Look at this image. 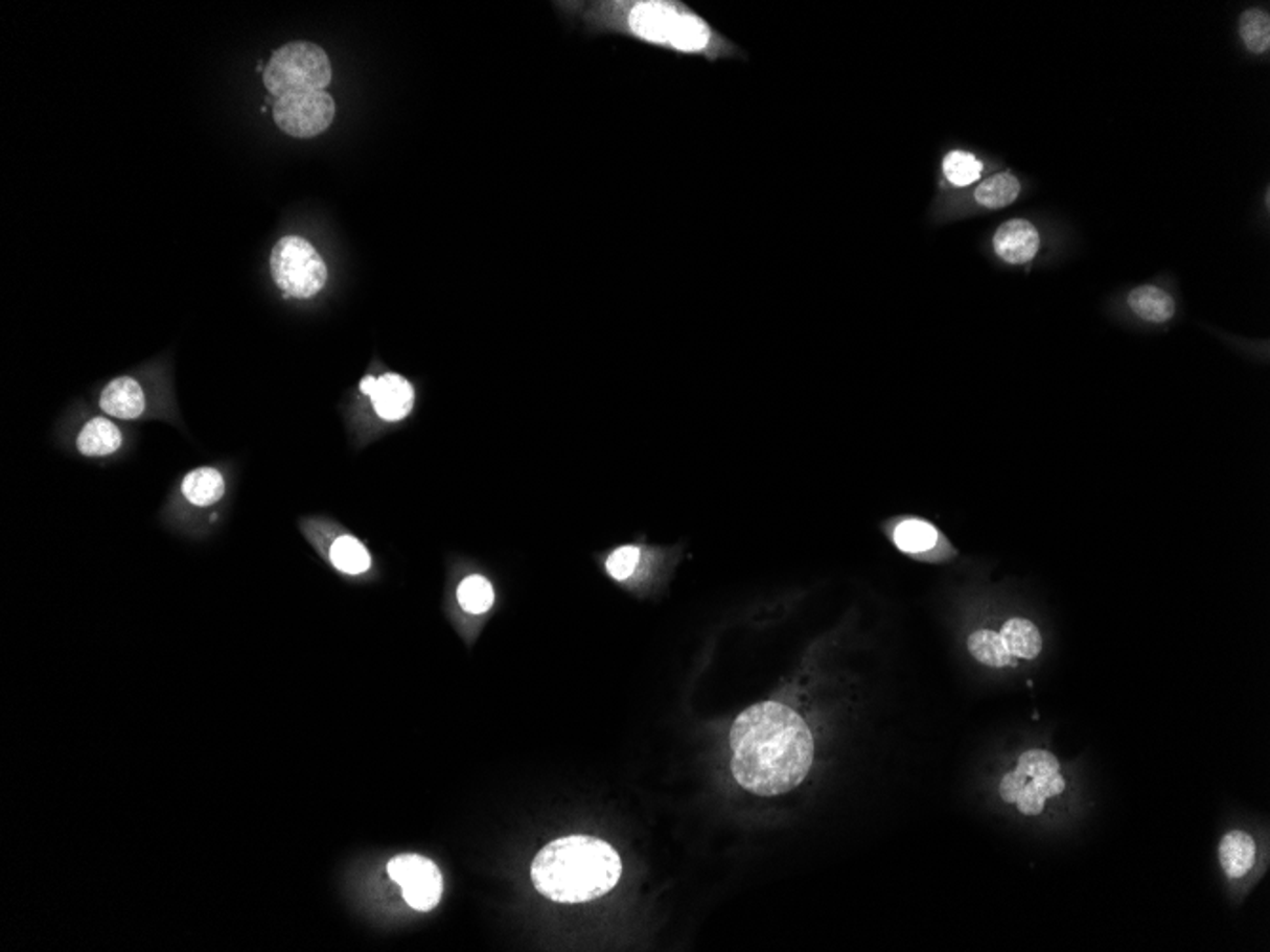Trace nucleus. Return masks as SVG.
<instances>
[{
  "label": "nucleus",
  "mask_w": 1270,
  "mask_h": 952,
  "mask_svg": "<svg viewBox=\"0 0 1270 952\" xmlns=\"http://www.w3.org/2000/svg\"><path fill=\"white\" fill-rule=\"evenodd\" d=\"M331 62L313 43L285 44L276 50L263 69L264 88L274 97L318 92L331 83Z\"/></svg>",
  "instance_id": "nucleus-4"
},
{
  "label": "nucleus",
  "mask_w": 1270,
  "mask_h": 952,
  "mask_svg": "<svg viewBox=\"0 0 1270 952\" xmlns=\"http://www.w3.org/2000/svg\"><path fill=\"white\" fill-rule=\"evenodd\" d=\"M1016 806H1018V810L1023 816H1039V814H1042L1044 806H1046V796L1040 793L1037 785L1033 784V782H1027V784L1023 785V789L1019 791Z\"/></svg>",
  "instance_id": "nucleus-25"
},
{
  "label": "nucleus",
  "mask_w": 1270,
  "mask_h": 952,
  "mask_svg": "<svg viewBox=\"0 0 1270 952\" xmlns=\"http://www.w3.org/2000/svg\"><path fill=\"white\" fill-rule=\"evenodd\" d=\"M181 492L190 504L208 508L225 496V478L215 468H199L187 473Z\"/></svg>",
  "instance_id": "nucleus-16"
},
{
  "label": "nucleus",
  "mask_w": 1270,
  "mask_h": 952,
  "mask_svg": "<svg viewBox=\"0 0 1270 952\" xmlns=\"http://www.w3.org/2000/svg\"><path fill=\"white\" fill-rule=\"evenodd\" d=\"M641 550L638 545H622L609 555L605 568L610 578L624 582L628 580L640 565Z\"/></svg>",
  "instance_id": "nucleus-24"
},
{
  "label": "nucleus",
  "mask_w": 1270,
  "mask_h": 952,
  "mask_svg": "<svg viewBox=\"0 0 1270 952\" xmlns=\"http://www.w3.org/2000/svg\"><path fill=\"white\" fill-rule=\"evenodd\" d=\"M966 645H968L970 654L987 668L1000 670L1016 661L1005 647L1000 633L995 629H977L974 633H970Z\"/></svg>",
  "instance_id": "nucleus-17"
},
{
  "label": "nucleus",
  "mask_w": 1270,
  "mask_h": 952,
  "mask_svg": "<svg viewBox=\"0 0 1270 952\" xmlns=\"http://www.w3.org/2000/svg\"><path fill=\"white\" fill-rule=\"evenodd\" d=\"M1240 37L1249 52L1263 53L1270 46V18L1265 10L1244 11L1240 18Z\"/></svg>",
  "instance_id": "nucleus-22"
},
{
  "label": "nucleus",
  "mask_w": 1270,
  "mask_h": 952,
  "mask_svg": "<svg viewBox=\"0 0 1270 952\" xmlns=\"http://www.w3.org/2000/svg\"><path fill=\"white\" fill-rule=\"evenodd\" d=\"M1039 246V232L1025 219L1007 220L993 236V250L1008 264L1033 261Z\"/></svg>",
  "instance_id": "nucleus-9"
},
{
  "label": "nucleus",
  "mask_w": 1270,
  "mask_h": 952,
  "mask_svg": "<svg viewBox=\"0 0 1270 952\" xmlns=\"http://www.w3.org/2000/svg\"><path fill=\"white\" fill-rule=\"evenodd\" d=\"M360 390L368 394L375 413L387 422L406 419L415 403V390L410 380L399 377L398 373L366 377L360 382Z\"/></svg>",
  "instance_id": "nucleus-8"
},
{
  "label": "nucleus",
  "mask_w": 1270,
  "mask_h": 952,
  "mask_svg": "<svg viewBox=\"0 0 1270 952\" xmlns=\"http://www.w3.org/2000/svg\"><path fill=\"white\" fill-rule=\"evenodd\" d=\"M998 633L1014 659H1035L1042 652L1040 629L1027 618H1008Z\"/></svg>",
  "instance_id": "nucleus-12"
},
{
  "label": "nucleus",
  "mask_w": 1270,
  "mask_h": 952,
  "mask_svg": "<svg viewBox=\"0 0 1270 952\" xmlns=\"http://www.w3.org/2000/svg\"><path fill=\"white\" fill-rule=\"evenodd\" d=\"M390 879L401 888V896L411 909L429 912L438 907L443 893L440 868L429 858L406 854L389 861Z\"/></svg>",
  "instance_id": "nucleus-7"
},
{
  "label": "nucleus",
  "mask_w": 1270,
  "mask_h": 952,
  "mask_svg": "<svg viewBox=\"0 0 1270 952\" xmlns=\"http://www.w3.org/2000/svg\"><path fill=\"white\" fill-rule=\"evenodd\" d=\"M1257 844L1242 829L1228 831L1219 842V863L1228 879H1242L1255 865Z\"/></svg>",
  "instance_id": "nucleus-11"
},
{
  "label": "nucleus",
  "mask_w": 1270,
  "mask_h": 952,
  "mask_svg": "<svg viewBox=\"0 0 1270 952\" xmlns=\"http://www.w3.org/2000/svg\"><path fill=\"white\" fill-rule=\"evenodd\" d=\"M457 599L461 607L470 614H483L493 607L494 591L491 582L480 575L468 576L457 589Z\"/></svg>",
  "instance_id": "nucleus-21"
},
{
  "label": "nucleus",
  "mask_w": 1270,
  "mask_h": 952,
  "mask_svg": "<svg viewBox=\"0 0 1270 952\" xmlns=\"http://www.w3.org/2000/svg\"><path fill=\"white\" fill-rule=\"evenodd\" d=\"M1031 782L1039 787L1040 793L1046 796V798H1052V796H1060L1061 793L1065 791V785H1067L1065 777H1063L1060 772H1058V774L1031 777Z\"/></svg>",
  "instance_id": "nucleus-27"
},
{
  "label": "nucleus",
  "mask_w": 1270,
  "mask_h": 952,
  "mask_svg": "<svg viewBox=\"0 0 1270 952\" xmlns=\"http://www.w3.org/2000/svg\"><path fill=\"white\" fill-rule=\"evenodd\" d=\"M274 282L287 297L310 299L324 289L327 266L315 246L301 236H284L271 253Z\"/></svg>",
  "instance_id": "nucleus-5"
},
{
  "label": "nucleus",
  "mask_w": 1270,
  "mask_h": 952,
  "mask_svg": "<svg viewBox=\"0 0 1270 952\" xmlns=\"http://www.w3.org/2000/svg\"><path fill=\"white\" fill-rule=\"evenodd\" d=\"M120 445H122L120 429L116 428L111 420L103 419V417L90 420L76 440V447L86 457H107L120 449Z\"/></svg>",
  "instance_id": "nucleus-15"
},
{
  "label": "nucleus",
  "mask_w": 1270,
  "mask_h": 952,
  "mask_svg": "<svg viewBox=\"0 0 1270 952\" xmlns=\"http://www.w3.org/2000/svg\"><path fill=\"white\" fill-rule=\"evenodd\" d=\"M276 126L299 139L320 136L336 118V101L326 90L290 94L276 99L273 107Z\"/></svg>",
  "instance_id": "nucleus-6"
},
{
  "label": "nucleus",
  "mask_w": 1270,
  "mask_h": 952,
  "mask_svg": "<svg viewBox=\"0 0 1270 952\" xmlns=\"http://www.w3.org/2000/svg\"><path fill=\"white\" fill-rule=\"evenodd\" d=\"M622 861L605 840L586 835L557 838L531 865L535 888L556 903L599 900L619 884Z\"/></svg>",
  "instance_id": "nucleus-2"
},
{
  "label": "nucleus",
  "mask_w": 1270,
  "mask_h": 952,
  "mask_svg": "<svg viewBox=\"0 0 1270 952\" xmlns=\"http://www.w3.org/2000/svg\"><path fill=\"white\" fill-rule=\"evenodd\" d=\"M893 540L903 554H926L938 545L940 533L930 521L909 517L894 527Z\"/></svg>",
  "instance_id": "nucleus-14"
},
{
  "label": "nucleus",
  "mask_w": 1270,
  "mask_h": 952,
  "mask_svg": "<svg viewBox=\"0 0 1270 952\" xmlns=\"http://www.w3.org/2000/svg\"><path fill=\"white\" fill-rule=\"evenodd\" d=\"M329 559L345 575H362L371 566V555L354 536H339L329 550Z\"/></svg>",
  "instance_id": "nucleus-19"
},
{
  "label": "nucleus",
  "mask_w": 1270,
  "mask_h": 952,
  "mask_svg": "<svg viewBox=\"0 0 1270 952\" xmlns=\"http://www.w3.org/2000/svg\"><path fill=\"white\" fill-rule=\"evenodd\" d=\"M1025 784H1027V777L1021 774V772H1018V770L1008 772V774L1002 775L1000 785H998V793H1000V798H1002L1005 803H1008V805H1016V798H1018L1019 791L1023 789V785Z\"/></svg>",
  "instance_id": "nucleus-26"
},
{
  "label": "nucleus",
  "mask_w": 1270,
  "mask_h": 952,
  "mask_svg": "<svg viewBox=\"0 0 1270 952\" xmlns=\"http://www.w3.org/2000/svg\"><path fill=\"white\" fill-rule=\"evenodd\" d=\"M1128 304L1135 316L1151 324H1165L1176 315V301L1172 299V295L1165 294L1164 289L1156 285L1135 287L1134 292L1128 295Z\"/></svg>",
  "instance_id": "nucleus-13"
},
{
  "label": "nucleus",
  "mask_w": 1270,
  "mask_h": 952,
  "mask_svg": "<svg viewBox=\"0 0 1270 952\" xmlns=\"http://www.w3.org/2000/svg\"><path fill=\"white\" fill-rule=\"evenodd\" d=\"M942 169H944V178L951 185L970 187L972 183H976L977 179L982 178L984 164L972 153L951 150L942 160Z\"/></svg>",
  "instance_id": "nucleus-20"
},
{
  "label": "nucleus",
  "mask_w": 1270,
  "mask_h": 952,
  "mask_svg": "<svg viewBox=\"0 0 1270 952\" xmlns=\"http://www.w3.org/2000/svg\"><path fill=\"white\" fill-rule=\"evenodd\" d=\"M626 6L624 27L640 41L670 48L673 52L706 55L710 60L745 57L744 50L715 32L710 23L685 4L640 0Z\"/></svg>",
  "instance_id": "nucleus-3"
},
{
  "label": "nucleus",
  "mask_w": 1270,
  "mask_h": 952,
  "mask_svg": "<svg viewBox=\"0 0 1270 952\" xmlns=\"http://www.w3.org/2000/svg\"><path fill=\"white\" fill-rule=\"evenodd\" d=\"M1018 194L1019 181L1016 176L1010 171H1002V173H995V176L987 178L977 187L974 199L979 206H984L987 210H1000L1018 199Z\"/></svg>",
  "instance_id": "nucleus-18"
},
{
  "label": "nucleus",
  "mask_w": 1270,
  "mask_h": 952,
  "mask_svg": "<svg viewBox=\"0 0 1270 952\" xmlns=\"http://www.w3.org/2000/svg\"><path fill=\"white\" fill-rule=\"evenodd\" d=\"M99 405L109 417L137 419L145 411V394L134 378L118 377L103 388Z\"/></svg>",
  "instance_id": "nucleus-10"
},
{
  "label": "nucleus",
  "mask_w": 1270,
  "mask_h": 952,
  "mask_svg": "<svg viewBox=\"0 0 1270 952\" xmlns=\"http://www.w3.org/2000/svg\"><path fill=\"white\" fill-rule=\"evenodd\" d=\"M1016 770L1025 775L1027 780L1040 777V775L1058 774L1060 761L1046 749H1031V751L1019 754Z\"/></svg>",
  "instance_id": "nucleus-23"
},
{
  "label": "nucleus",
  "mask_w": 1270,
  "mask_h": 952,
  "mask_svg": "<svg viewBox=\"0 0 1270 952\" xmlns=\"http://www.w3.org/2000/svg\"><path fill=\"white\" fill-rule=\"evenodd\" d=\"M736 784L757 796L793 791L809 775L814 738L799 713L778 701H761L740 713L731 728Z\"/></svg>",
  "instance_id": "nucleus-1"
}]
</instances>
